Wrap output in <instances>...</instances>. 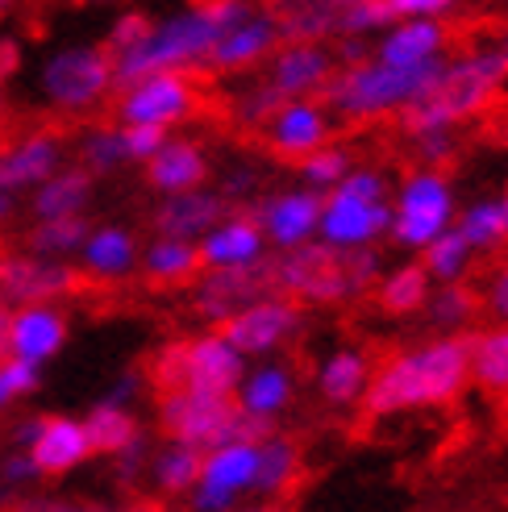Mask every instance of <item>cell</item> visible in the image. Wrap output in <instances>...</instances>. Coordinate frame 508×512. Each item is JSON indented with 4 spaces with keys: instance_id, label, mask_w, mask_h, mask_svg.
I'll return each mask as SVG.
<instances>
[{
    "instance_id": "31",
    "label": "cell",
    "mask_w": 508,
    "mask_h": 512,
    "mask_svg": "<svg viewBox=\"0 0 508 512\" xmlns=\"http://www.w3.org/2000/svg\"><path fill=\"white\" fill-rule=\"evenodd\" d=\"M146 383L150 392L171 396V392H188V342H167L146 358Z\"/></svg>"
},
{
    "instance_id": "25",
    "label": "cell",
    "mask_w": 508,
    "mask_h": 512,
    "mask_svg": "<svg viewBox=\"0 0 508 512\" xmlns=\"http://www.w3.org/2000/svg\"><path fill=\"white\" fill-rule=\"evenodd\" d=\"M92 196V171L88 167H75L63 171L55 179H46L34 196V213L38 217H67V213H80Z\"/></svg>"
},
{
    "instance_id": "6",
    "label": "cell",
    "mask_w": 508,
    "mask_h": 512,
    "mask_svg": "<svg viewBox=\"0 0 508 512\" xmlns=\"http://www.w3.org/2000/svg\"><path fill=\"white\" fill-rule=\"evenodd\" d=\"M113 71H117V59L109 55L105 46L63 50V55H55L46 63L42 88H46L50 100H55V109L84 113L105 92H113Z\"/></svg>"
},
{
    "instance_id": "36",
    "label": "cell",
    "mask_w": 508,
    "mask_h": 512,
    "mask_svg": "<svg viewBox=\"0 0 508 512\" xmlns=\"http://www.w3.org/2000/svg\"><path fill=\"white\" fill-rule=\"evenodd\" d=\"M288 388H292V383H288V371H284V367H267V371H259V375L246 383L242 404L254 408V413H275V408H284Z\"/></svg>"
},
{
    "instance_id": "8",
    "label": "cell",
    "mask_w": 508,
    "mask_h": 512,
    "mask_svg": "<svg viewBox=\"0 0 508 512\" xmlns=\"http://www.w3.org/2000/svg\"><path fill=\"white\" fill-rule=\"evenodd\" d=\"M296 325H300L296 300L279 296V300H259V304H250V309L217 321V334L230 342L234 350L254 354V350H267V346H275V342H284Z\"/></svg>"
},
{
    "instance_id": "37",
    "label": "cell",
    "mask_w": 508,
    "mask_h": 512,
    "mask_svg": "<svg viewBox=\"0 0 508 512\" xmlns=\"http://www.w3.org/2000/svg\"><path fill=\"white\" fill-rule=\"evenodd\" d=\"M467 238H463V229H454V234H438L434 242L425 246V267L434 271V275H442V279H454L463 271V259H467Z\"/></svg>"
},
{
    "instance_id": "20",
    "label": "cell",
    "mask_w": 508,
    "mask_h": 512,
    "mask_svg": "<svg viewBox=\"0 0 508 512\" xmlns=\"http://www.w3.org/2000/svg\"><path fill=\"white\" fill-rule=\"evenodd\" d=\"M271 42H275V21L271 17H254V21L234 25V30L225 34L221 42H213L209 55L196 59V63L209 67V71H238V67L254 63L259 55H267Z\"/></svg>"
},
{
    "instance_id": "40",
    "label": "cell",
    "mask_w": 508,
    "mask_h": 512,
    "mask_svg": "<svg viewBox=\"0 0 508 512\" xmlns=\"http://www.w3.org/2000/svg\"><path fill=\"white\" fill-rule=\"evenodd\" d=\"M121 159H130V155H125V138H121V134H113V130H92V134H88V142H84V163H88V171H109V167H117Z\"/></svg>"
},
{
    "instance_id": "26",
    "label": "cell",
    "mask_w": 508,
    "mask_h": 512,
    "mask_svg": "<svg viewBox=\"0 0 508 512\" xmlns=\"http://www.w3.org/2000/svg\"><path fill=\"white\" fill-rule=\"evenodd\" d=\"M304 479L300 471V446L292 438H267V446L259 450V475H254V488L263 492H292Z\"/></svg>"
},
{
    "instance_id": "51",
    "label": "cell",
    "mask_w": 508,
    "mask_h": 512,
    "mask_svg": "<svg viewBox=\"0 0 508 512\" xmlns=\"http://www.w3.org/2000/svg\"><path fill=\"white\" fill-rule=\"evenodd\" d=\"M125 512H167V504L163 500H134Z\"/></svg>"
},
{
    "instance_id": "49",
    "label": "cell",
    "mask_w": 508,
    "mask_h": 512,
    "mask_svg": "<svg viewBox=\"0 0 508 512\" xmlns=\"http://www.w3.org/2000/svg\"><path fill=\"white\" fill-rule=\"evenodd\" d=\"M30 475H38V467H34L30 454H25V458L17 454V458H9V463H5V479H13V483H17V479H30Z\"/></svg>"
},
{
    "instance_id": "30",
    "label": "cell",
    "mask_w": 508,
    "mask_h": 512,
    "mask_svg": "<svg viewBox=\"0 0 508 512\" xmlns=\"http://www.w3.org/2000/svg\"><path fill=\"white\" fill-rule=\"evenodd\" d=\"M371 379V363L367 354H334L321 371V396L329 404H350L363 392V383Z\"/></svg>"
},
{
    "instance_id": "16",
    "label": "cell",
    "mask_w": 508,
    "mask_h": 512,
    "mask_svg": "<svg viewBox=\"0 0 508 512\" xmlns=\"http://www.w3.org/2000/svg\"><path fill=\"white\" fill-rule=\"evenodd\" d=\"M55 163H59L55 134H30L21 142L0 146V192L46 184V175H55Z\"/></svg>"
},
{
    "instance_id": "50",
    "label": "cell",
    "mask_w": 508,
    "mask_h": 512,
    "mask_svg": "<svg viewBox=\"0 0 508 512\" xmlns=\"http://www.w3.org/2000/svg\"><path fill=\"white\" fill-rule=\"evenodd\" d=\"M9 325H13V313H9V300L0 296V342H9Z\"/></svg>"
},
{
    "instance_id": "19",
    "label": "cell",
    "mask_w": 508,
    "mask_h": 512,
    "mask_svg": "<svg viewBox=\"0 0 508 512\" xmlns=\"http://www.w3.org/2000/svg\"><path fill=\"white\" fill-rule=\"evenodd\" d=\"M384 225H388V209H379V200L363 204V200H346L338 192L325 200L321 229H325V238L338 242V246H359L371 234H379Z\"/></svg>"
},
{
    "instance_id": "33",
    "label": "cell",
    "mask_w": 508,
    "mask_h": 512,
    "mask_svg": "<svg viewBox=\"0 0 508 512\" xmlns=\"http://www.w3.org/2000/svg\"><path fill=\"white\" fill-rule=\"evenodd\" d=\"M200 471H205V454H200V446H175L167 450L159 463H155V479H159V488L171 492V496H180L188 492L192 483L200 479Z\"/></svg>"
},
{
    "instance_id": "10",
    "label": "cell",
    "mask_w": 508,
    "mask_h": 512,
    "mask_svg": "<svg viewBox=\"0 0 508 512\" xmlns=\"http://www.w3.org/2000/svg\"><path fill=\"white\" fill-rule=\"evenodd\" d=\"M254 475H259V446H217V454H209L205 471H200L196 508H205V512L230 508L234 492L254 483Z\"/></svg>"
},
{
    "instance_id": "35",
    "label": "cell",
    "mask_w": 508,
    "mask_h": 512,
    "mask_svg": "<svg viewBox=\"0 0 508 512\" xmlns=\"http://www.w3.org/2000/svg\"><path fill=\"white\" fill-rule=\"evenodd\" d=\"M463 238L471 242V246H504V238H508V200L504 204H479V209H471L467 217H463Z\"/></svg>"
},
{
    "instance_id": "52",
    "label": "cell",
    "mask_w": 508,
    "mask_h": 512,
    "mask_svg": "<svg viewBox=\"0 0 508 512\" xmlns=\"http://www.w3.org/2000/svg\"><path fill=\"white\" fill-rule=\"evenodd\" d=\"M9 213H13V196H9V192H0V221H5Z\"/></svg>"
},
{
    "instance_id": "47",
    "label": "cell",
    "mask_w": 508,
    "mask_h": 512,
    "mask_svg": "<svg viewBox=\"0 0 508 512\" xmlns=\"http://www.w3.org/2000/svg\"><path fill=\"white\" fill-rule=\"evenodd\" d=\"M492 313H496L500 321H508V263L500 267V279L492 284Z\"/></svg>"
},
{
    "instance_id": "27",
    "label": "cell",
    "mask_w": 508,
    "mask_h": 512,
    "mask_svg": "<svg viewBox=\"0 0 508 512\" xmlns=\"http://www.w3.org/2000/svg\"><path fill=\"white\" fill-rule=\"evenodd\" d=\"M446 30L434 21H413V25H404V30H396L384 50H379V63H388V67H413V63H425V59H434V50L442 46Z\"/></svg>"
},
{
    "instance_id": "45",
    "label": "cell",
    "mask_w": 508,
    "mask_h": 512,
    "mask_svg": "<svg viewBox=\"0 0 508 512\" xmlns=\"http://www.w3.org/2000/svg\"><path fill=\"white\" fill-rule=\"evenodd\" d=\"M379 179L375 175H346V184L338 188V196H346V200H363V204H371V200H379Z\"/></svg>"
},
{
    "instance_id": "22",
    "label": "cell",
    "mask_w": 508,
    "mask_h": 512,
    "mask_svg": "<svg viewBox=\"0 0 508 512\" xmlns=\"http://www.w3.org/2000/svg\"><path fill=\"white\" fill-rule=\"evenodd\" d=\"M325 200L313 192H296V196H279L267 204V229L279 246H296L313 234V225L321 221Z\"/></svg>"
},
{
    "instance_id": "15",
    "label": "cell",
    "mask_w": 508,
    "mask_h": 512,
    "mask_svg": "<svg viewBox=\"0 0 508 512\" xmlns=\"http://www.w3.org/2000/svg\"><path fill=\"white\" fill-rule=\"evenodd\" d=\"M67 342V317L46 309V304H25L21 313H13L9 325V350L30 363H46L50 354H59Z\"/></svg>"
},
{
    "instance_id": "48",
    "label": "cell",
    "mask_w": 508,
    "mask_h": 512,
    "mask_svg": "<svg viewBox=\"0 0 508 512\" xmlns=\"http://www.w3.org/2000/svg\"><path fill=\"white\" fill-rule=\"evenodd\" d=\"M17 63H21V50H17V42H0V88H5V80L17 71Z\"/></svg>"
},
{
    "instance_id": "13",
    "label": "cell",
    "mask_w": 508,
    "mask_h": 512,
    "mask_svg": "<svg viewBox=\"0 0 508 512\" xmlns=\"http://www.w3.org/2000/svg\"><path fill=\"white\" fill-rule=\"evenodd\" d=\"M230 217V200L225 196H209V192H175V200H167L163 209L150 217L159 238H175L188 242L196 234H209L217 221Z\"/></svg>"
},
{
    "instance_id": "46",
    "label": "cell",
    "mask_w": 508,
    "mask_h": 512,
    "mask_svg": "<svg viewBox=\"0 0 508 512\" xmlns=\"http://www.w3.org/2000/svg\"><path fill=\"white\" fill-rule=\"evenodd\" d=\"M396 17H413V13H442L454 0H388Z\"/></svg>"
},
{
    "instance_id": "29",
    "label": "cell",
    "mask_w": 508,
    "mask_h": 512,
    "mask_svg": "<svg viewBox=\"0 0 508 512\" xmlns=\"http://www.w3.org/2000/svg\"><path fill=\"white\" fill-rule=\"evenodd\" d=\"M425 292H429V267L425 263H409V267H400L396 275H388L384 284H379L375 304H379V313H388V317L417 313L425 304Z\"/></svg>"
},
{
    "instance_id": "39",
    "label": "cell",
    "mask_w": 508,
    "mask_h": 512,
    "mask_svg": "<svg viewBox=\"0 0 508 512\" xmlns=\"http://www.w3.org/2000/svg\"><path fill=\"white\" fill-rule=\"evenodd\" d=\"M446 217L442 213H413V209H400L396 217V242L400 246H429L442 234Z\"/></svg>"
},
{
    "instance_id": "24",
    "label": "cell",
    "mask_w": 508,
    "mask_h": 512,
    "mask_svg": "<svg viewBox=\"0 0 508 512\" xmlns=\"http://www.w3.org/2000/svg\"><path fill=\"white\" fill-rule=\"evenodd\" d=\"M84 433H88L92 454H121L125 446H134V442H138V421L125 413L121 404L105 400V404H96L92 413H88Z\"/></svg>"
},
{
    "instance_id": "4",
    "label": "cell",
    "mask_w": 508,
    "mask_h": 512,
    "mask_svg": "<svg viewBox=\"0 0 508 512\" xmlns=\"http://www.w3.org/2000/svg\"><path fill=\"white\" fill-rule=\"evenodd\" d=\"M504 75H508V55H479V59L450 67L425 96L409 100V109L400 117V130L429 134V130H442V125H454L479 113L500 92Z\"/></svg>"
},
{
    "instance_id": "44",
    "label": "cell",
    "mask_w": 508,
    "mask_h": 512,
    "mask_svg": "<svg viewBox=\"0 0 508 512\" xmlns=\"http://www.w3.org/2000/svg\"><path fill=\"white\" fill-rule=\"evenodd\" d=\"M0 512H105L100 504H71V500H17Z\"/></svg>"
},
{
    "instance_id": "12",
    "label": "cell",
    "mask_w": 508,
    "mask_h": 512,
    "mask_svg": "<svg viewBox=\"0 0 508 512\" xmlns=\"http://www.w3.org/2000/svg\"><path fill=\"white\" fill-rule=\"evenodd\" d=\"M321 138H325L321 113H317L313 105H288L284 117L275 121L271 138L259 134V138H254V146H263L279 167H300V163L321 146Z\"/></svg>"
},
{
    "instance_id": "43",
    "label": "cell",
    "mask_w": 508,
    "mask_h": 512,
    "mask_svg": "<svg viewBox=\"0 0 508 512\" xmlns=\"http://www.w3.org/2000/svg\"><path fill=\"white\" fill-rule=\"evenodd\" d=\"M350 167V159L342 155V150H313L309 159H304L296 171L304 179H313V184H334V179H342Z\"/></svg>"
},
{
    "instance_id": "7",
    "label": "cell",
    "mask_w": 508,
    "mask_h": 512,
    "mask_svg": "<svg viewBox=\"0 0 508 512\" xmlns=\"http://www.w3.org/2000/svg\"><path fill=\"white\" fill-rule=\"evenodd\" d=\"M159 429L167 433L171 442H184V446H200V450H213L225 421L238 408L234 396H213V392H171L159 396Z\"/></svg>"
},
{
    "instance_id": "38",
    "label": "cell",
    "mask_w": 508,
    "mask_h": 512,
    "mask_svg": "<svg viewBox=\"0 0 508 512\" xmlns=\"http://www.w3.org/2000/svg\"><path fill=\"white\" fill-rule=\"evenodd\" d=\"M150 34H155V21H150L146 13H125V17H117L113 21V30H109V38H105V50L113 59H125L130 50H138Z\"/></svg>"
},
{
    "instance_id": "2",
    "label": "cell",
    "mask_w": 508,
    "mask_h": 512,
    "mask_svg": "<svg viewBox=\"0 0 508 512\" xmlns=\"http://www.w3.org/2000/svg\"><path fill=\"white\" fill-rule=\"evenodd\" d=\"M379 271V254L363 246H304L292 250L284 267H279V292L288 300H313L334 304L350 300L371 288V275Z\"/></svg>"
},
{
    "instance_id": "53",
    "label": "cell",
    "mask_w": 508,
    "mask_h": 512,
    "mask_svg": "<svg viewBox=\"0 0 508 512\" xmlns=\"http://www.w3.org/2000/svg\"><path fill=\"white\" fill-rule=\"evenodd\" d=\"M13 9H17V0H0V21H5Z\"/></svg>"
},
{
    "instance_id": "42",
    "label": "cell",
    "mask_w": 508,
    "mask_h": 512,
    "mask_svg": "<svg viewBox=\"0 0 508 512\" xmlns=\"http://www.w3.org/2000/svg\"><path fill=\"white\" fill-rule=\"evenodd\" d=\"M121 138H125V155H130V159H150L155 150H163V142H167V125L130 121V125L121 130Z\"/></svg>"
},
{
    "instance_id": "28",
    "label": "cell",
    "mask_w": 508,
    "mask_h": 512,
    "mask_svg": "<svg viewBox=\"0 0 508 512\" xmlns=\"http://www.w3.org/2000/svg\"><path fill=\"white\" fill-rule=\"evenodd\" d=\"M200 250H205L209 267L250 263V259H259V250H263V229H259V225H250V221H230V225L213 229L209 242L200 246Z\"/></svg>"
},
{
    "instance_id": "1",
    "label": "cell",
    "mask_w": 508,
    "mask_h": 512,
    "mask_svg": "<svg viewBox=\"0 0 508 512\" xmlns=\"http://www.w3.org/2000/svg\"><path fill=\"white\" fill-rule=\"evenodd\" d=\"M471 346H475V334H459V338H442L434 346H425L417 354H400L388 371H379L371 379V388L363 396V421L400 413V408H417V404H454L471 379Z\"/></svg>"
},
{
    "instance_id": "9",
    "label": "cell",
    "mask_w": 508,
    "mask_h": 512,
    "mask_svg": "<svg viewBox=\"0 0 508 512\" xmlns=\"http://www.w3.org/2000/svg\"><path fill=\"white\" fill-rule=\"evenodd\" d=\"M363 0H271L267 17L284 42H317L334 30H346V17Z\"/></svg>"
},
{
    "instance_id": "14",
    "label": "cell",
    "mask_w": 508,
    "mask_h": 512,
    "mask_svg": "<svg viewBox=\"0 0 508 512\" xmlns=\"http://www.w3.org/2000/svg\"><path fill=\"white\" fill-rule=\"evenodd\" d=\"M238 375H242V350H234L221 334L188 342V388L192 392L230 396L238 388Z\"/></svg>"
},
{
    "instance_id": "34",
    "label": "cell",
    "mask_w": 508,
    "mask_h": 512,
    "mask_svg": "<svg viewBox=\"0 0 508 512\" xmlns=\"http://www.w3.org/2000/svg\"><path fill=\"white\" fill-rule=\"evenodd\" d=\"M84 259L100 275H121L125 267L134 263V238L125 234V229H100V234L88 238Z\"/></svg>"
},
{
    "instance_id": "18",
    "label": "cell",
    "mask_w": 508,
    "mask_h": 512,
    "mask_svg": "<svg viewBox=\"0 0 508 512\" xmlns=\"http://www.w3.org/2000/svg\"><path fill=\"white\" fill-rule=\"evenodd\" d=\"M209 175V159L205 150L192 146V142H163V150L146 159V179L163 192H192L200 179Z\"/></svg>"
},
{
    "instance_id": "21",
    "label": "cell",
    "mask_w": 508,
    "mask_h": 512,
    "mask_svg": "<svg viewBox=\"0 0 508 512\" xmlns=\"http://www.w3.org/2000/svg\"><path fill=\"white\" fill-rule=\"evenodd\" d=\"M209 267L205 250H192L188 242L159 238L146 254V284L150 288H184Z\"/></svg>"
},
{
    "instance_id": "23",
    "label": "cell",
    "mask_w": 508,
    "mask_h": 512,
    "mask_svg": "<svg viewBox=\"0 0 508 512\" xmlns=\"http://www.w3.org/2000/svg\"><path fill=\"white\" fill-rule=\"evenodd\" d=\"M329 75V55L325 50H313V46H292V50H284L275 63H271V71H267V84L271 88H279L288 100L296 96V92H309V88H317L321 80Z\"/></svg>"
},
{
    "instance_id": "17",
    "label": "cell",
    "mask_w": 508,
    "mask_h": 512,
    "mask_svg": "<svg viewBox=\"0 0 508 512\" xmlns=\"http://www.w3.org/2000/svg\"><path fill=\"white\" fill-rule=\"evenodd\" d=\"M471 379L479 383V392H484V400L496 408V413L508 417V321L475 334Z\"/></svg>"
},
{
    "instance_id": "41",
    "label": "cell",
    "mask_w": 508,
    "mask_h": 512,
    "mask_svg": "<svg viewBox=\"0 0 508 512\" xmlns=\"http://www.w3.org/2000/svg\"><path fill=\"white\" fill-rule=\"evenodd\" d=\"M38 388V363H30V358H9L5 367H0V408H5L9 400L25 396Z\"/></svg>"
},
{
    "instance_id": "32",
    "label": "cell",
    "mask_w": 508,
    "mask_h": 512,
    "mask_svg": "<svg viewBox=\"0 0 508 512\" xmlns=\"http://www.w3.org/2000/svg\"><path fill=\"white\" fill-rule=\"evenodd\" d=\"M88 221L80 213H67V217H42L34 229H30V250L34 254H63V250H75L80 242H88Z\"/></svg>"
},
{
    "instance_id": "5",
    "label": "cell",
    "mask_w": 508,
    "mask_h": 512,
    "mask_svg": "<svg viewBox=\"0 0 508 512\" xmlns=\"http://www.w3.org/2000/svg\"><path fill=\"white\" fill-rule=\"evenodd\" d=\"M279 267H284V259L259 254V259H250V263H230V267L205 275L192 296L196 317L225 321V317L250 309V304L267 300L271 292H279Z\"/></svg>"
},
{
    "instance_id": "11",
    "label": "cell",
    "mask_w": 508,
    "mask_h": 512,
    "mask_svg": "<svg viewBox=\"0 0 508 512\" xmlns=\"http://www.w3.org/2000/svg\"><path fill=\"white\" fill-rule=\"evenodd\" d=\"M92 454L88 446V433L80 421H71V417H38V433H34V442H30V458H34V467L38 475H63L71 467H80L84 458Z\"/></svg>"
},
{
    "instance_id": "3",
    "label": "cell",
    "mask_w": 508,
    "mask_h": 512,
    "mask_svg": "<svg viewBox=\"0 0 508 512\" xmlns=\"http://www.w3.org/2000/svg\"><path fill=\"white\" fill-rule=\"evenodd\" d=\"M446 75V63L425 59L413 67H388V63H359L350 71L325 75L317 84V105H338L342 113H384L400 100H417Z\"/></svg>"
},
{
    "instance_id": "54",
    "label": "cell",
    "mask_w": 508,
    "mask_h": 512,
    "mask_svg": "<svg viewBox=\"0 0 508 512\" xmlns=\"http://www.w3.org/2000/svg\"><path fill=\"white\" fill-rule=\"evenodd\" d=\"M34 5H67V0H34Z\"/></svg>"
}]
</instances>
